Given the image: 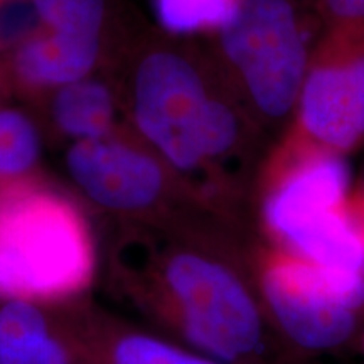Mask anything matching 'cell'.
I'll return each mask as SVG.
<instances>
[{
	"label": "cell",
	"instance_id": "obj_1",
	"mask_svg": "<svg viewBox=\"0 0 364 364\" xmlns=\"http://www.w3.org/2000/svg\"><path fill=\"white\" fill-rule=\"evenodd\" d=\"M253 230L118 223L102 272L108 292L149 329L225 364H292L263 309Z\"/></svg>",
	"mask_w": 364,
	"mask_h": 364
},
{
	"label": "cell",
	"instance_id": "obj_2",
	"mask_svg": "<svg viewBox=\"0 0 364 364\" xmlns=\"http://www.w3.org/2000/svg\"><path fill=\"white\" fill-rule=\"evenodd\" d=\"M134 134L181 177L253 225L252 193L273 142L221 71L171 44L149 48L132 86Z\"/></svg>",
	"mask_w": 364,
	"mask_h": 364
},
{
	"label": "cell",
	"instance_id": "obj_3",
	"mask_svg": "<svg viewBox=\"0 0 364 364\" xmlns=\"http://www.w3.org/2000/svg\"><path fill=\"white\" fill-rule=\"evenodd\" d=\"M102 272L93 228L61 191L27 177L0 184V302L86 299Z\"/></svg>",
	"mask_w": 364,
	"mask_h": 364
},
{
	"label": "cell",
	"instance_id": "obj_4",
	"mask_svg": "<svg viewBox=\"0 0 364 364\" xmlns=\"http://www.w3.org/2000/svg\"><path fill=\"white\" fill-rule=\"evenodd\" d=\"M351 167L346 157L311 147L284 132L268 149L252 193L258 238L316 262L349 233Z\"/></svg>",
	"mask_w": 364,
	"mask_h": 364
},
{
	"label": "cell",
	"instance_id": "obj_5",
	"mask_svg": "<svg viewBox=\"0 0 364 364\" xmlns=\"http://www.w3.org/2000/svg\"><path fill=\"white\" fill-rule=\"evenodd\" d=\"M66 169L88 201L118 223L154 228H253L189 184L135 134L71 144Z\"/></svg>",
	"mask_w": 364,
	"mask_h": 364
},
{
	"label": "cell",
	"instance_id": "obj_6",
	"mask_svg": "<svg viewBox=\"0 0 364 364\" xmlns=\"http://www.w3.org/2000/svg\"><path fill=\"white\" fill-rule=\"evenodd\" d=\"M252 267L277 338L297 361L353 356L364 326V277H348L257 236Z\"/></svg>",
	"mask_w": 364,
	"mask_h": 364
},
{
	"label": "cell",
	"instance_id": "obj_7",
	"mask_svg": "<svg viewBox=\"0 0 364 364\" xmlns=\"http://www.w3.org/2000/svg\"><path fill=\"white\" fill-rule=\"evenodd\" d=\"M218 65L275 142L292 124L312 49L290 0H240L216 33Z\"/></svg>",
	"mask_w": 364,
	"mask_h": 364
},
{
	"label": "cell",
	"instance_id": "obj_8",
	"mask_svg": "<svg viewBox=\"0 0 364 364\" xmlns=\"http://www.w3.org/2000/svg\"><path fill=\"white\" fill-rule=\"evenodd\" d=\"M285 132L346 159L364 144V31H326Z\"/></svg>",
	"mask_w": 364,
	"mask_h": 364
},
{
	"label": "cell",
	"instance_id": "obj_9",
	"mask_svg": "<svg viewBox=\"0 0 364 364\" xmlns=\"http://www.w3.org/2000/svg\"><path fill=\"white\" fill-rule=\"evenodd\" d=\"M85 364H225L86 297L63 304Z\"/></svg>",
	"mask_w": 364,
	"mask_h": 364
},
{
	"label": "cell",
	"instance_id": "obj_10",
	"mask_svg": "<svg viewBox=\"0 0 364 364\" xmlns=\"http://www.w3.org/2000/svg\"><path fill=\"white\" fill-rule=\"evenodd\" d=\"M0 364H85L63 304L0 302Z\"/></svg>",
	"mask_w": 364,
	"mask_h": 364
},
{
	"label": "cell",
	"instance_id": "obj_11",
	"mask_svg": "<svg viewBox=\"0 0 364 364\" xmlns=\"http://www.w3.org/2000/svg\"><path fill=\"white\" fill-rule=\"evenodd\" d=\"M98 54L97 39L68 38L43 29L21 43L14 70L21 81L34 88H61L90 76Z\"/></svg>",
	"mask_w": 364,
	"mask_h": 364
},
{
	"label": "cell",
	"instance_id": "obj_12",
	"mask_svg": "<svg viewBox=\"0 0 364 364\" xmlns=\"http://www.w3.org/2000/svg\"><path fill=\"white\" fill-rule=\"evenodd\" d=\"M53 122L73 144L112 135L117 130L112 91L88 76L61 86L53 100Z\"/></svg>",
	"mask_w": 364,
	"mask_h": 364
},
{
	"label": "cell",
	"instance_id": "obj_13",
	"mask_svg": "<svg viewBox=\"0 0 364 364\" xmlns=\"http://www.w3.org/2000/svg\"><path fill=\"white\" fill-rule=\"evenodd\" d=\"M43 152L38 127L26 113L0 108V184L36 176Z\"/></svg>",
	"mask_w": 364,
	"mask_h": 364
},
{
	"label": "cell",
	"instance_id": "obj_14",
	"mask_svg": "<svg viewBox=\"0 0 364 364\" xmlns=\"http://www.w3.org/2000/svg\"><path fill=\"white\" fill-rule=\"evenodd\" d=\"M240 0H152L164 29L176 36L218 33L233 17Z\"/></svg>",
	"mask_w": 364,
	"mask_h": 364
},
{
	"label": "cell",
	"instance_id": "obj_15",
	"mask_svg": "<svg viewBox=\"0 0 364 364\" xmlns=\"http://www.w3.org/2000/svg\"><path fill=\"white\" fill-rule=\"evenodd\" d=\"M41 24L54 34L78 39L102 38L105 0H33Z\"/></svg>",
	"mask_w": 364,
	"mask_h": 364
},
{
	"label": "cell",
	"instance_id": "obj_16",
	"mask_svg": "<svg viewBox=\"0 0 364 364\" xmlns=\"http://www.w3.org/2000/svg\"><path fill=\"white\" fill-rule=\"evenodd\" d=\"M326 31H364V0H318Z\"/></svg>",
	"mask_w": 364,
	"mask_h": 364
},
{
	"label": "cell",
	"instance_id": "obj_17",
	"mask_svg": "<svg viewBox=\"0 0 364 364\" xmlns=\"http://www.w3.org/2000/svg\"><path fill=\"white\" fill-rule=\"evenodd\" d=\"M353 356L358 359V363H354V364H364V326H363V329L358 336V341H356V346H354Z\"/></svg>",
	"mask_w": 364,
	"mask_h": 364
},
{
	"label": "cell",
	"instance_id": "obj_18",
	"mask_svg": "<svg viewBox=\"0 0 364 364\" xmlns=\"http://www.w3.org/2000/svg\"><path fill=\"white\" fill-rule=\"evenodd\" d=\"M354 194L358 196V199L361 201V204L364 206V167L361 171V174H359V177L356 181H354Z\"/></svg>",
	"mask_w": 364,
	"mask_h": 364
},
{
	"label": "cell",
	"instance_id": "obj_19",
	"mask_svg": "<svg viewBox=\"0 0 364 364\" xmlns=\"http://www.w3.org/2000/svg\"><path fill=\"white\" fill-rule=\"evenodd\" d=\"M292 364H327V363H324V361H297Z\"/></svg>",
	"mask_w": 364,
	"mask_h": 364
}]
</instances>
